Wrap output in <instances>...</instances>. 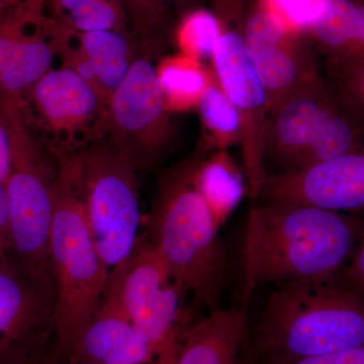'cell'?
I'll list each match as a JSON object with an SVG mask.
<instances>
[{
	"mask_svg": "<svg viewBox=\"0 0 364 364\" xmlns=\"http://www.w3.org/2000/svg\"><path fill=\"white\" fill-rule=\"evenodd\" d=\"M172 33L179 53L203 63L212 59L221 26L213 11L198 7L181 14Z\"/></svg>",
	"mask_w": 364,
	"mask_h": 364,
	"instance_id": "obj_24",
	"label": "cell"
},
{
	"mask_svg": "<svg viewBox=\"0 0 364 364\" xmlns=\"http://www.w3.org/2000/svg\"><path fill=\"white\" fill-rule=\"evenodd\" d=\"M291 32L303 35L320 13L325 0H263Z\"/></svg>",
	"mask_w": 364,
	"mask_h": 364,
	"instance_id": "obj_27",
	"label": "cell"
},
{
	"mask_svg": "<svg viewBox=\"0 0 364 364\" xmlns=\"http://www.w3.org/2000/svg\"><path fill=\"white\" fill-rule=\"evenodd\" d=\"M25 1L26 0H0V6L2 9H9V7L18 6Z\"/></svg>",
	"mask_w": 364,
	"mask_h": 364,
	"instance_id": "obj_34",
	"label": "cell"
},
{
	"mask_svg": "<svg viewBox=\"0 0 364 364\" xmlns=\"http://www.w3.org/2000/svg\"><path fill=\"white\" fill-rule=\"evenodd\" d=\"M363 299L335 274L277 286L253 333L254 359L309 358L364 346Z\"/></svg>",
	"mask_w": 364,
	"mask_h": 364,
	"instance_id": "obj_3",
	"label": "cell"
},
{
	"mask_svg": "<svg viewBox=\"0 0 364 364\" xmlns=\"http://www.w3.org/2000/svg\"><path fill=\"white\" fill-rule=\"evenodd\" d=\"M337 107L334 97L316 79L270 107L264 147L265 163L277 172L305 166L318 124Z\"/></svg>",
	"mask_w": 364,
	"mask_h": 364,
	"instance_id": "obj_14",
	"label": "cell"
},
{
	"mask_svg": "<svg viewBox=\"0 0 364 364\" xmlns=\"http://www.w3.org/2000/svg\"><path fill=\"white\" fill-rule=\"evenodd\" d=\"M11 166V136L4 102L0 98V183H4Z\"/></svg>",
	"mask_w": 364,
	"mask_h": 364,
	"instance_id": "obj_30",
	"label": "cell"
},
{
	"mask_svg": "<svg viewBox=\"0 0 364 364\" xmlns=\"http://www.w3.org/2000/svg\"><path fill=\"white\" fill-rule=\"evenodd\" d=\"M196 181L223 224L244 195L243 177L240 171L223 151L208 159H205L203 154L196 166Z\"/></svg>",
	"mask_w": 364,
	"mask_h": 364,
	"instance_id": "obj_21",
	"label": "cell"
},
{
	"mask_svg": "<svg viewBox=\"0 0 364 364\" xmlns=\"http://www.w3.org/2000/svg\"><path fill=\"white\" fill-rule=\"evenodd\" d=\"M123 4L131 33L144 47L159 52L173 32L171 11L162 0H123Z\"/></svg>",
	"mask_w": 364,
	"mask_h": 364,
	"instance_id": "obj_26",
	"label": "cell"
},
{
	"mask_svg": "<svg viewBox=\"0 0 364 364\" xmlns=\"http://www.w3.org/2000/svg\"><path fill=\"white\" fill-rule=\"evenodd\" d=\"M11 259V252L9 248L6 245L0 244V269L6 264L7 261Z\"/></svg>",
	"mask_w": 364,
	"mask_h": 364,
	"instance_id": "obj_33",
	"label": "cell"
},
{
	"mask_svg": "<svg viewBox=\"0 0 364 364\" xmlns=\"http://www.w3.org/2000/svg\"><path fill=\"white\" fill-rule=\"evenodd\" d=\"M358 134V129L352 119L335 107L318 124L309 148L306 165L356 152Z\"/></svg>",
	"mask_w": 364,
	"mask_h": 364,
	"instance_id": "obj_25",
	"label": "cell"
},
{
	"mask_svg": "<svg viewBox=\"0 0 364 364\" xmlns=\"http://www.w3.org/2000/svg\"><path fill=\"white\" fill-rule=\"evenodd\" d=\"M337 279L347 289L358 294L361 298L364 291V243L358 246L350 259L347 261L338 272L335 273Z\"/></svg>",
	"mask_w": 364,
	"mask_h": 364,
	"instance_id": "obj_29",
	"label": "cell"
},
{
	"mask_svg": "<svg viewBox=\"0 0 364 364\" xmlns=\"http://www.w3.org/2000/svg\"><path fill=\"white\" fill-rule=\"evenodd\" d=\"M49 263L61 363L102 305L112 280L86 221L74 154L57 157Z\"/></svg>",
	"mask_w": 364,
	"mask_h": 364,
	"instance_id": "obj_4",
	"label": "cell"
},
{
	"mask_svg": "<svg viewBox=\"0 0 364 364\" xmlns=\"http://www.w3.org/2000/svg\"><path fill=\"white\" fill-rule=\"evenodd\" d=\"M11 136V166L4 182L11 259L33 279L51 282L49 239L56 167L35 135L21 97L2 98Z\"/></svg>",
	"mask_w": 364,
	"mask_h": 364,
	"instance_id": "obj_5",
	"label": "cell"
},
{
	"mask_svg": "<svg viewBox=\"0 0 364 364\" xmlns=\"http://www.w3.org/2000/svg\"><path fill=\"white\" fill-rule=\"evenodd\" d=\"M156 71L165 107L170 114L196 107L213 77L202 62L181 53L160 60Z\"/></svg>",
	"mask_w": 364,
	"mask_h": 364,
	"instance_id": "obj_20",
	"label": "cell"
},
{
	"mask_svg": "<svg viewBox=\"0 0 364 364\" xmlns=\"http://www.w3.org/2000/svg\"><path fill=\"white\" fill-rule=\"evenodd\" d=\"M65 360L71 364H151L149 347L132 324L112 284Z\"/></svg>",
	"mask_w": 364,
	"mask_h": 364,
	"instance_id": "obj_15",
	"label": "cell"
},
{
	"mask_svg": "<svg viewBox=\"0 0 364 364\" xmlns=\"http://www.w3.org/2000/svg\"><path fill=\"white\" fill-rule=\"evenodd\" d=\"M21 98L31 124L57 157L107 136L109 105L90 81L67 67L51 69Z\"/></svg>",
	"mask_w": 364,
	"mask_h": 364,
	"instance_id": "obj_9",
	"label": "cell"
},
{
	"mask_svg": "<svg viewBox=\"0 0 364 364\" xmlns=\"http://www.w3.org/2000/svg\"><path fill=\"white\" fill-rule=\"evenodd\" d=\"M2 9H2L1 6H0V13H1Z\"/></svg>",
	"mask_w": 364,
	"mask_h": 364,
	"instance_id": "obj_35",
	"label": "cell"
},
{
	"mask_svg": "<svg viewBox=\"0 0 364 364\" xmlns=\"http://www.w3.org/2000/svg\"><path fill=\"white\" fill-rule=\"evenodd\" d=\"M257 198L263 203L320 208L329 212L364 205V156L353 152L289 171L267 173Z\"/></svg>",
	"mask_w": 364,
	"mask_h": 364,
	"instance_id": "obj_13",
	"label": "cell"
},
{
	"mask_svg": "<svg viewBox=\"0 0 364 364\" xmlns=\"http://www.w3.org/2000/svg\"><path fill=\"white\" fill-rule=\"evenodd\" d=\"M205 150L167 170L159 179L149 217L151 245L198 306L220 308L226 254L219 238L222 223L202 195L196 170Z\"/></svg>",
	"mask_w": 364,
	"mask_h": 364,
	"instance_id": "obj_2",
	"label": "cell"
},
{
	"mask_svg": "<svg viewBox=\"0 0 364 364\" xmlns=\"http://www.w3.org/2000/svg\"><path fill=\"white\" fill-rule=\"evenodd\" d=\"M55 20L77 32H131L123 0H43Z\"/></svg>",
	"mask_w": 364,
	"mask_h": 364,
	"instance_id": "obj_22",
	"label": "cell"
},
{
	"mask_svg": "<svg viewBox=\"0 0 364 364\" xmlns=\"http://www.w3.org/2000/svg\"><path fill=\"white\" fill-rule=\"evenodd\" d=\"M155 50L144 48L109 98L107 139L136 169L156 164L171 134L158 82Z\"/></svg>",
	"mask_w": 364,
	"mask_h": 364,
	"instance_id": "obj_10",
	"label": "cell"
},
{
	"mask_svg": "<svg viewBox=\"0 0 364 364\" xmlns=\"http://www.w3.org/2000/svg\"><path fill=\"white\" fill-rule=\"evenodd\" d=\"M246 338V308L208 311L184 328L176 364H243L240 352Z\"/></svg>",
	"mask_w": 364,
	"mask_h": 364,
	"instance_id": "obj_16",
	"label": "cell"
},
{
	"mask_svg": "<svg viewBox=\"0 0 364 364\" xmlns=\"http://www.w3.org/2000/svg\"><path fill=\"white\" fill-rule=\"evenodd\" d=\"M56 57V43L48 26L44 1L40 0L9 65L0 76V97H21L53 69Z\"/></svg>",
	"mask_w": 364,
	"mask_h": 364,
	"instance_id": "obj_17",
	"label": "cell"
},
{
	"mask_svg": "<svg viewBox=\"0 0 364 364\" xmlns=\"http://www.w3.org/2000/svg\"><path fill=\"white\" fill-rule=\"evenodd\" d=\"M221 35L212 56L218 85L241 117V144L251 196L256 200L267 176L265 138L269 114L267 92L249 57L243 37L244 0H215Z\"/></svg>",
	"mask_w": 364,
	"mask_h": 364,
	"instance_id": "obj_8",
	"label": "cell"
},
{
	"mask_svg": "<svg viewBox=\"0 0 364 364\" xmlns=\"http://www.w3.org/2000/svg\"><path fill=\"white\" fill-rule=\"evenodd\" d=\"M162 1L169 9L173 7L181 14L191 11V9L202 7L203 4V0H162Z\"/></svg>",
	"mask_w": 364,
	"mask_h": 364,
	"instance_id": "obj_32",
	"label": "cell"
},
{
	"mask_svg": "<svg viewBox=\"0 0 364 364\" xmlns=\"http://www.w3.org/2000/svg\"><path fill=\"white\" fill-rule=\"evenodd\" d=\"M86 221L112 275L126 264L140 238L136 167L107 139L74 153Z\"/></svg>",
	"mask_w": 364,
	"mask_h": 364,
	"instance_id": "obj_6",
	"label": "cell"
},
{
	"mask_svg": "<svg viewBox=\"0 0 364 364\" xmlns=\"http://www.w3.org/2000/svg\"><path fill=\"white\" fill-rule=\"evenodd\" d=\"M261 364H364V346L350 350L309 356V358L272 359Z\"/></svg>",
	"mask_w": 364,
	"mask_h": 364,
	"instance_id": "obj_28",
	"label": "cell"
},
{
	"mask_svg": "<svg viewBox=\"0 0 364 364\" xmlns=\"http://www.w3.org/2000/svg\"><path fill=\"white\" fill-rule=\"evenodd\" d=\"M203 127L213 136V145L223 148L241 142V117L213 75L198 105Z\"/></svg>",
	"mask_w": 364,
	"mask_h": 364,
	"instance_id": "obj_23",
	"label": "cell"
},
{
	"mask_svg": "<svg viewBox=\"0 0 364 364\" xmlns=\"http://www.w3.org/2000/svg\"><path fill=\"white\" fill-rule=\"evenodd\" d=\"M51 282L7 261L0 269V364H59Z\"/></svg>",
	"mask_w": 364,
	"mask_h": 364,
	"instance_id": "obj_11",
	"label": "cell"
},
{
	"mask_svg": "<svg viewBox=\"0 0 364 364\" xmlns=\"http://www.w3.org/2000/svg\"><path fill=\"white\" fill-rule=\"evenodd\" d=\"M306 33L331 54L339 67L352 71L363 67L364 7L359 0H325Z\"/></svg>",
	"mask_w": 364,
	"mask_h": 364,
	"instance_id": "obj_19",
	"label": "cell"
},
{
	"mask_svg": "<svg viewBox=\"0 0 364 364\" xmlns=\"http://www.w3.org/2000/svg\"><path fill=\"white\" fill-rule=\"evenodd\" d=\"M363 241L355 218L320 208L259 203L249 212L242 301L258 287L334 275Z\"/></svg>",
	"mask_w": 364,
	"mask_h": 364,
	"instance_id": "obj_1",
	"label": "cell"
},
{
	"mask_svg": "<svg viewBox=\"0 0 364 364\" xmlns=\"http://www.w3.org/2000/svg\"><path fill=\"white\" fill-rule=\"evenodd\" d=\"M0 244L9 248V210L4 183H0Z\"/></svg>",
	"mask_w": 364,
	"mask_h": 364,
	"instance_id": "obj_31",
	"label": "cell"
},
{
	"mask_svg": "<svg viewBox=\"0 0 364 364\" xmlns=\"http://www.w3.org/2000/svg\"><path fill=\"white\" fill-rule=\"evenodd\" d=\"M73 37L90 67L93 85L109 105L112 92L145 47L133 33L123 31L73 30Z\"/></svg>",
	"mask_w": 364,
	"mask_h": 364,
	"instance_id": "obj_18",
	"label": "cell"
},
{
	"mask_svg": "<svg viewBox=\"0 0 364 364\" xmlns=\"http://www.w3.org/2000/svg\"><path fill=\"white\" fill-rule=\"evenodd\" d=\"M243 37L270 107L318 79L301 35L287 28L262 0L246 11Z\"/></svg>",
	"mask_w": 364,
	"mask_h": 364,
	"instance_id": "obj_12",
	"label": "cell"
},
{
	"mask_svg": "<svg viewBox=\"0 0 364 364\" xmlns=\"http://www.w3.org/2000/svg\"><path fill=\"white\" fill-rule=\"evenodd\" d=\"M122 306L149 347L151 364H176L182 331L191 321L183 289L149 241L139 240L126 264L112 275Z\"/></svg>",
	"mask_w": 364,
	"mask_h": 364,
	"instance_id": "obj_7",
	"label": "cell"
}]
</instances>
